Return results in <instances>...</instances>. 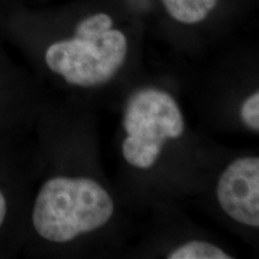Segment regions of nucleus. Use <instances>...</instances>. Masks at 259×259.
Returning <instances> with one entry per match:
<instances>
[{
  "mask_svg": "<svg viewBox=\"0 0 259 259\" xmlns=\"http://www.w3.org/2000/svg\"><path fill=\"white\" fill-rule=\"evenodd\" d=\"M223 211L234 221L259 226V158L240 157L223 170L216 186Z\"/></svg>",
  "mask_w": 259,
  "mask_h": 259,
  "instance_id": "20e7f679",
  "label": "nucleus"
},
{
  "mask_svg": "<svg viewBox=\"0 0 259 259\" xmlns=\"http://www.w3.org/2000/svg\"><path fill=\"white\" fill-rule=\"evenodd\" d=\"M171 18L184 24L199 23L215 9L218 0H161Z\"/></svg>",
  "mask_w": 259,
  "mask_h": 259,
  "instance_id": "39448f33",
  "label": "nucleus"
},
{
  "mask_svg": "<svg viewBox=\"0 0 259 259\" xmlns=\"http://www.w3.org/2000/svg\"><path fill=\"white\" fill-rule=\"evenodd\" d=\"M122 125L127 134L122 155L127 163L141 169L156 162L168 138H179L185 131L176 100L158 89H142L130 97Z\"/></svg>",
  "mask_w": 259,
  "mask_h": 259,
  "instance_id": "7ed1b4c3",
  "label": "nucleus"
},
{
  "mask_svg": "<svg viewBox=\"0 0 259 259\" xmlns=\"http://www.w3.org/2000/svg\"><path fill=\"white\" fill-rule=\"evenodd\" d=\"M112 25L107 14L84 18L72 38L54 42L47 48V66L72 85L87 88L111 80L127 56V38Z\"/></svg>",
  "mask_w": 259,
  "mask_h": 259,
  "instance_id": "f03ea898",
  "label": "nucleus"
},
{
  "mask_svg": "<svg viewBox=\"0 0 259 259\" xmlns=\"http://www.w3.org/2000/svg\"><path fill=\"white\" fill-rule=\"evenodd\" d=\"M113 212L111 194L95 180L57 177L46 181L38 191L32 225L41 238L63 244L100 229Z\"/></svg>",
  "mask_w": 259,
  "mask_h": 259,
  "instance_id": "f257e3e1",
  "label": "nucleus"
},
{
  "mask_svg": "<svg viewBox=\"0 0 259 259\" xmlns=\"http://www.w3.org/2000/svg\"><path fill=\"white\" fill-rule=\"evenodd\" d=\"M169 259H231L219 246L208 241L193 240L179 246L168 254Z\"/></svg>",
  "mask_w": 259,
  "mask_h": 259,
  "instance_id": "423d86ee",
  "label": "nucleus"
},
{
  "mask_svg": "<svg viewBox=\"0 0 259 259\" xmlns=\"http://www.w3.org/2000/svg\"><path fill=\"white\" fill-rule=\"evenodd\" d=\"M6 211H8V206H6V199L3 194L2 191H0V227H2L3 222H4Z\"/></svg>",
  "mask_w": 259,
  "mask_h": 259,
  "instance_id": "6e6552de",
  "label": "nucleus"
},
{
  "mask_svg": "<svg viewBox=\"0 0 259 259\" xmlns=\"http://www.w3.org/2000/svg\"><path fill=\"white\" fill-rule=\"evenodd\" d=\"M241 119L247 127L259 131V93L252 94L242 103Z\"/></svg>",
  "mask_w": 259,
  "mask_h": 259,
  "instance_id": "0eeeda50",
  "label": "nucleus"
}]
</instances>
